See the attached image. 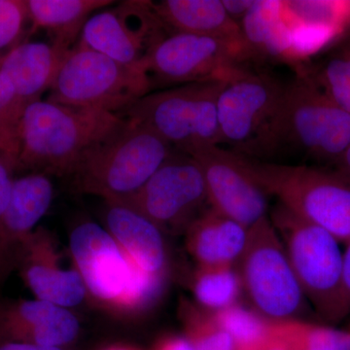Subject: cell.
Here are the masks:
<instances>
[{"label": "cell", "instance_id": "6da1fadb", "mask_svg": "<svg viewBox=\"0 0 350 350\" xmlns=\"http://www.w3.org/2000/svg\"><path fill=\"white\" fill-rule=\"evenodd\" d=\"M123 121L110 113L47 100L29 103L21 120L18 172L71 176L87 152Z\"/></svg>", "mask_w": 350, "mask_h": 350}, {"label": "cell", "instance_id": "7a4b0ae2", "mask_svg": "<svg viewBox=\"0 0 350 350\" xmlns=\"http://www.w3.org/2000/svg\"><path fill=\"white\" fill-rule=\"evenodd\" d=\"M69 250L88 297L112 312L138 314L160 299L165 278L138 268L105 228L85 220L73 228Z\"/></svg>", "mask_w": 350, "mask_h": 350}, {"label": "cell", "instance_id": "3957f363", "mask_svg": "<svg viewBox=\"0 0 350 350\" xmlns=\"http://www.w3.org/2000/svg\"><path fill=\"white\" fill-rule=\"evenodd\" d=\"M174 151L148 126L124 119L83 157L71 175L73 184L83 194L125 202L144 187Z\"/></svg>", "mask_w": 350, "mask_h": 350}, {"label": "cell", "instance_id": "277c9868", "mask_svg": "<svg viewBox=\"0 0 350 350\" xmlns=\"http://www.w3.org/2000/svg\"><path fill=\"white\" fill-rule=\"evenodd\" d=\"M241 157L246 169L269 197H275L295 215L323 228L340 243H349V180L336 172Z\"/></svg>", "mask_w": 350, "mask_h": 350}, {"label": "cell", "instance_id": "5b68a950", "mask_svg": "<svg viewBox=\"0 0 350 350\" xmlns=\"http://www.w3.org/2000/svg\"><path fill=\"white\" fill-rule=\"evenodd\" d=\"M226 82L211 80L151 92L119 117L144 124L174 150L188 155L221 146L217 103Z\"/></svg>", "mask_w": 350, "mask_h": 350}, {"label": "cell", "instance_id": "8992f818", "mask_svg": "<svg viewBox=\"0 0 350 350\" xmlns=\"http://www.w3.org/2000/svg\"><path fill=\"white\" fill-rule=\"evenodd\" d=\"M350 144V114L324 94L312 75L299 73L284 86L268 150L289 145L336 163Z\"/></svg>", "mask_w": 350, "mask_h": 350}, {"label": "cell", "instance_id": "52a82bcc", "mask_svg": "<svg viewBox=\"0 0 350 350\" xmlns=\"http://www.w3.org/2000/svg\"><path fill=\"white\" fill-rule=\"evenodd\" d=\"M151 92L142 69L76 46L64 59L47 100L120 116Z\"/></svg>", "mask_w": 350, "mask_h": 350}, {"label": "cell", "instance_id": "ba28073f", "mask_svg": "<svg viewBox=\"0 0 350 350\" xmlns=\"http://www.w3.org/2000/svg\"><path fill=\"white\" fill-rule=\"evenodd\" d=\"M269 219L306 300L324 319L340 320L344 256L340 241L323 228L295 215L280 204L273 207Z\"/></svg>", "mask_w": 350, "mask_h": 350}, {"label": "cell", "instance_id": "9c48e42d", "mask_svg": "<svg viewBox=\"0 0 350 350\" xmlns=\"http://www.w3.org/2000/svg\"><path fill=\"white\" fill-rule=\"evenodd\" d=\"M237 266L244 293L265 319H303L308 312V301L269 216L248 229L247 243Z\"/></svg>", "mask_w": 350, "mask_h": 350}, {"label": "cell", "instance_id": "30bf717a", "mask_svg": "<svg viewBox=\"0 0 350 350\" xmlns=\"http://www.w3.org/2000/svg\"><path fill=\"white\" fill-rule=\"evenodd\" d=\"M283 89L268 75L244 70L228 80L217 103L222 144L246 157L266 153Z\"/></svg>", "mask_w": 350, "mask_h": 350}, {"label": "cell", "instance_id": "8fae6325", "mask_svg": "<svg viewBox=\"0 0 350 350\" xmlns=\"http://www.w3.org/2000/svg\"><path fill=\"white\" fill-rule=\"evenodd\" d=\"M122 202L144 214L163 234H185L211 206L199 163L178 151L172 152L137 194Z\"/></svg>", "mask_w": 350, "mask_h": 350}, {"label": "cell", "instance_id": "7c38bea8", "mask_svg": "<svg viewBox=\"0 0 350 350\" xmlns=\"http://www.w3.org/2000/svg\"><path fill=\"white\" fill-rule=\"evenodd\" d=\"M245 57L243 49L224 40L172 32L154 46L144 70L154 92L156 88L211 80L228 81L243 70L239 63Z\"/></svg>", "mask_w": 350, "mask_h": 350}, {"label": "cell", "instance_id": "4fadbf2b", "mask_svg": "<svg viewBox=\"0 0 350 350\" xmlns=\"http://www.w3.org/2000/svg\"><path fill=\"white\" fill-rule=\"evenodd\" d=\"M169 33L154 12L152 1L128 0L93 14L76 46L144 70L151 50Z\"/></svg>", "mask_w": 350, "mask_h": 350}, {"label": "cell", "instance_id": "5bb4252c", "mask_svg": "<svg viewBox=\"0 0 350 350\" xmlns=\"http://www.w3.org/2000/svg\"><path fill=\"white\" fill-rule=\"evenodd\" d=\"M190 156L204 175L211 207L246 228L268 216L269 195L246 169L241 154L211 146Z\"/></svg>", "mask_w": 350, "mask_h": 350}, {"label": "cell", "instance_id": "9a60e30c", "mask_svg": "<svg viewBox=\"0 0 350 350\" xmlns=\"http://www.w3.org/2000/svg\"><path fill=\"white\" fill-rule=\"evenodd\" d=\"M59 258L53 234L36 228L21 247L16 271L36 299L69 310L87 298V290L75 269L59 266Z\"/></svg>", "mask_w": 350, "mask_h": 350}, {"label": "cell", "instance_id": "2e32d148", "mask_svg": "<svg viewBox=\"0 0 350 350\" xmlns=\"http://www.w3.org/2000/svg\"><path fill=\"white\" fill-rule=\"evenodd\" d=\"M79 334V320L68 308L38 299L0 301V342L68 349Z\"/></svg>", "mask_w": 350, "mask_h": 350}, {"label": "cell", "instance_id": "e0dca14e", "mask_svg": "<svg viewBox=\"0 0 350 350\" xmlns=\"http://www.w3.org/2000/svg\"><path fill=\"white\" fill-rule=\"evenodd\" d=\"M53 198L49 175L32 172L15 179L10 202L0 220V285L16 271L21 247L49 211Z\"/></svg>", "mask_w": 350, "mask_h": 350}, {"label": "cell", "instance_id": "ac0fdd59", "mask_svg": "<svg viewBox=\"0 0 350 350\" xmlns=\"http://www.w3.org/2000/svg\"><path fill=\"white\" fill-rule=\"evenodd\" d=\"M105 229L131 261L151 275L167 276L169 268L163 232L144 214L123 202L105 200Z\"/></svg>", "mask_w": 350, "mask_h": 350}, {"label": "cell", "instance_id": "d6986e66", "mask_svg": "<svg viewBox=\"0 0 350 350\" xmlns=\"http://www.w3.org/2000/svg\"><path fill=\"white\" fill-rule=\"evenodd\" d=\"M69 52L52 42L27 41L0 59V71L12 83L21 100L29 105L50 91Z\"/></svg>", "mask_w": 350, "mask_h": 350}, {"label": "cell", "instance_id": "ffe728a7", "mask_svg": "<svg viewBox=\"0 0 350 350\" xmlns=\"http://www.w3.org/2000/svg\"><path fill=\"white\" fill-rule=\"evenodd\" d=\"M152 6L170 33L220 39L241 48L248 57L241 27L226 12L222 0H163L152 2Z\"/></svg>", "mask_w": 350, "mask_h": 350}, {"label": "cell", "instance_id": "44dd1931", "mask_svg": "<svg viewBox=\"0 0 350 350\" xmlns=\"http://www.w3.org/2000/svg\"><path fill=\"white\" fill-rule=\"evenodd\" d=\"M248 229L209 206L184 234L186 248L196 266H234L245 250Z\"/></svg>", "mask_w": 350, "mask_h": 350}, {"label": "cell", "instance_id": "7402d4cb", "mask_svg": "<svg viewBox=\"0 0 350 350\" xmlns=\"http://www.w3.org/2000/svg\"><path fill=\"white\" fill-rule=\"evenodd\" d=\"M111 0H25L31 31H47L51 42L75 49L83 27L98 10L111 6Z\"/></svg>", "mask_w": 350, "mask_h": 350}, {"label": "cell", "instance_id": "603a6c76", "mask_svg": "<svg viewBox=\"0 0 350 350\" xmlns=\"http://www.w3.org/2000/svg\"><path fill=\"white\" fill-rule=\"evenodd\" d=\"M241 29L248 57L291 59L292 27L283 13V1H255Z\"/></svg>", "mask_w": 350, "mask_h": 350}, {"label": "cell", "instance_id": "cb8c5ba5", "mask_svg": "<svg viewBox=\"0 0 350 350\" xmlns=\"http://www.w3.org/2000/svg\"><path fill=\"white\" fill-rule=\"evenodd\" d=\"M195 303L208 312L239 304L243 292L238 266H196L189 283Z\"/></svg>", "mask_w": 350, "mask_h": 350}, {"label": "cell", "instance_id": "d4e9b609", "mask_svg": "<svg viewBox=\"0 0 350 350\" xmlns=\"http://www.w3.org/2000/svg\"><path fill=\"white\" fill-rule=\"evenodd\" d=\"M271 340L283 350H350V332L301 319L271 321Z\"/></svg>", "mask_w": 350, "mask_h": 350}, {"label": "cell", "instance_id": "484cf974", "mask_svg": "<svg viewBox=\"0 0 350 350\" xmlns=\"http://www.w3.org/2000/svg\"><path fill=\"white\" fill-rule=\"evenodd\" d=\"M211 312L216 324L232 338L236 349L266 350L271 342V321L253 308L236 304Z\"/></svg>", "mask_w": 350, "mask_h": 350}, {"label": "cell", "instance_id": "4316f807", "mask_svg": "<svg viewBox=\"0 0 350 350\" xmlns=\"http://www.w3.org/2000/svg\"><path fill=\"white\" fill-rule=\"evenodd\" d=\"M179 319L185 332L184 336L196 350H234V340L216 324L211 312L195 301H181Z\"/></svg>", "mask_w": 350, "mask_h": 350}, {"label": "cell", "instance_id": "83f0119b", "mask_svg": "<svg viewBox=\"0 0 350 350\" xmlns=\"http://www.w3.org/2000/svg\"><path fill=\"white\" fill-rule=\"evenodd\" d=\"M290 25H330L344 31L350 25V1H283Z\"/></svg>", "mask_w": 350, "mask_h": 350}, {"label": "cell", "instance_id": "f1b7e54d", "mask_svg": "<svg viewBox=\"0 0 350 350\" xmlns=\"http://www.w3.org/2000/svg\"><path fill=\"white\" fill-rule=\"evenodd\" d=\"M312 76L324 94L350 114V42L334 52Z\"/></svg>", "mask_w": 350, "mask_h": 350}, {"label": "cell", "instance_id": "f546056e", "mask_svg": "<svg viewBox=\"0 0 350 350\" xmlns=\"http://www.w3.org/2000/svg\"><path fill=\"white\" fill-rule=\"evenodd\" d=\"M27 107L0 71V146L19 152L20 124Z\"/></svg>", "mask_w": 350, "mask_h": 350}, {"label": "cell", "instance_id": "4dcf8cb0", "mask_svg": "<svg viewBox=\"0 0 350 350\" xmlns=\"http://www.w3.org/2000/svg\"><path fill=\"white\" fill-rule=\"evenodd\" d=\"M29 20L25 1L0 0V59L22 42Z\"/></svg>", "mask_w": 350, "mask_h": 350}, {"label": "cell", "instance_id": "1f68e13d", "mask_svg": "<svg viewBox=\"0 0 350 350\" xmlns=\"http://www.w3.org/2000/svg\"><path fill=\"white\" fill-rule=\"evenodd\" d=\"M19 152L0 148V220L5 213L11 195L16 172H18Z\"/></svg>", "mask_w": 350, "mask_h": 350}, {"label": "cell", "instance_id": "d6a6232c", "mask_svg": "<svg viewBox=\"0 0 350 350\" xmlns=\"http://www.w3.org/2000/svg\"><path fill=\"white\" fill-rule=\"evenodd\" d=\"M342 256V288H340V317L344 319L350 312V241Z\"/></svg>", "mask_w": 350, "mask_h": 350}, {"label": "cell", "instance_id": "836d02e7", "mask_svg": "<svg viewBox=\"0 0 350 350\" xmlns=\"http://www.w3.org/2000/svg\"><path fill=\"white\" fill-rule=\"evenodd\" d=\"M226 12L236 24L241 27V23L255 4L253 0H222Z\"/></svg>", "mask_w": 350, "mask_h": 350}, {"label": "cell", "instance_id": "e575fe53", "mask_svg": "<svg viewBox=\"0 0 350 350\" xmlns=\"http://www.w3.org/2000/svg\"><path fill=\"white\" fill-rule=\"evenodd\" d=\"M152 350H196L185 336L167 335L158 340Z\"/></svg>", "mask_w": 350, "mask_h": 350}, {"label": "cell", "instance_id": "d590c367", "mask_svg": "<svg viewBox=\"0 0 350 350\" xmlns=\"http://www.w3.org/2000/svg\"><path fill=\"white\" fill-rule=\"evenodd\" d=\"M0 350H68L59 347H46L40 345L18 342H0Z\"/></svg>", "mask_w": 350, "mask_h": 350}, {"label": "cell", "instance_id": "8d00e7d4", "mask_svg": "<svg viewBox=\"0 0 350 350\" xmlns=\"http://www.w3.org/2000/svg\"><path fill=\"white\" fill-rule=\"evenodd\" d=\"M100 350H140L137 349V347H131V345H108V347H105V349Z\"/></svg>", "mask_w": 350, "mask_h": 350}, {"label": "cell", "instance_id": "74e56055", "mask_svg": "<svg viewBox=\"0 0 350 350\" xmlns=\"http://www.w3.org/2000/svg\"><path fill=\"white\" fill-rule=\"evenodd\" d=\"M266 350H283L282 347H278V345H275V342H269L268 347H267Z\"/></svg>", "mask_w": 350, "mask_h": 350}, {"label": "cell", "instance_id": "f35d334b", "mask_svg": "<svg viewBox=\"0 0 350 350\" xmlns=\"http://www.w3.org/2000/svg\"><path fill=\"white\" fill-rule=\"evenodd\" d=\"M234 350H255V349H236V347H234Z\"/></svg>", "mask_w": 350, "mask_h": 350}, {"label": "cell", "instance_id": "ab89813d", "mask_svg": "<svg viewBox=\"0 0 350 350\" xmlns=\"http://www.w3.org/2000/svg\"><path fill=\"white\" fill-rule=\"evenodd\" d=\"M0 148H2V147H1V146H0Z\"/></svg>", "mask_w": 350, "mask_h": 350}, {"label": "cell", "instance_id": "60d3db41", "mask_svg": "<svg viewBox=\"0 0 350 350\" xmlns=\"http://www.w3.org/2000/svg\"><path fill=\"white\" fill-rule=\"evenodd\" d=\"M2 147V146H1ZM2 148H3V147H2Z\"/></svg>", "mask_w": 350, "mask_h": 350}]
</instances>
